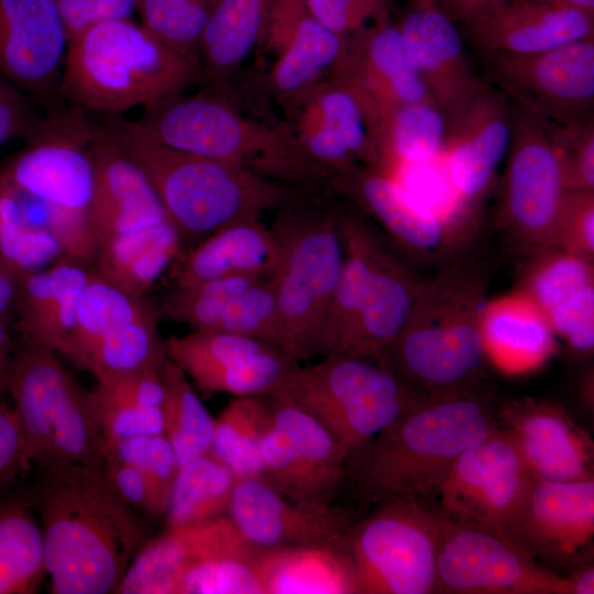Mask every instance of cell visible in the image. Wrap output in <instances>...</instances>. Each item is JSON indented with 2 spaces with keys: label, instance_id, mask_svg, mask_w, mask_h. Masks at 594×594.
<instances>
[{
  "label": "cell",
  "instance_id": "cell-1",
  "mask_svg": "<svg viewBox=\"0 0 594 594\" xmlns=\"http://www.w3.org/2000/svg\"><path fill=\"white\" fill-rule=\"evenodd\" d=\"M28 493L42 527L51 592L116 593L148 527L119 496L103 465L41 466Z\"/></svg>",
  "mask_w": 594,
  "mask_h": 594
},
{
  "label": "cell",
  "instance_id": "cell-2",
  "mask_svg": "<svg viewBox=\"0 0 594 594\" xmlns=\"http://www.w3.org/2000/svg\"><path fill=\"white\" fill-rule=\"evenodd\" d=\"M499 428L476 392L425 396L348 455L342 484L365 504L403 498L432 506L458 458Z\"/></svg>",
  "mask_w": 594,
  "mask_h": 594
},
{
  "label": "cell",
  "instance_id": "cell-3",
  "mask_svg": "<svg viewBox=\"0 0 594 594\" xmlns=\"http://www.w3.org/2000/svg\"><path fill=\"white\" fill-rule=\"evenodd\" d=\"M492 264L474 256L443 264L425 280L403 329L376 358L415 393L475 392L488 362L482 316Z\"/></svg>",
  "mask_w": 594,
  "mask_h": 594
},
{
  "label": "cell",
  "instance_id": "cell-4",
  "mask_svg": "<svg viewBox=\"0 0 594 594\" xmlns=\"http://www.w3.org/2000/svg\"><path fill=\"white\" fill-rule=\"evenodd\" d=\"M99 123L146 177L182 239H202L230 222L262 218L320 190L172 148L152 139L136 121L119 116H106Z\"/></svg>",
  "mask_w": 594,
  "mask_h": 594
},
{
  "label": "cell",
  "instance_id": "cell-5",
  "mask_svg": "<svg viewBox=\"0 0 594 594\" xmlns=\"http://www.w3.org/2000/svg\"><path fill=\"white\" fill-rule=\"evenodd\" d=\"M204 84L199 62L131 19L92 24L68 38L58 92L87 111L119 116Z\"/></svg>",
  "mask_w": 594,
  "mask_h": 594
},
{
  "label": "cell",
  "instance_id": "cell-6",
  "mask_svg": "<svg viewBox=\"0 0 594 594\" xmlns=\"http://www.w3.org/2000/svg\"><path fill=\"white\" fill-rule=\"evenodd\" d=\"M136 122L152 139L172 148L333 193L332 178L306 155L290 124L248 119L218 94L173 96L143 108Z\"/></svg>",
  "mask_w": 594,
  "mask_h": 594
},
{
  "label": "cell",
  "instance_id": "cell-7",
  "mask_svg": "<svg viewBox=\"0 0 594 594\" xmlns=\"http://www.w3.org/2000/svg\"><path fill=\"white\" fill-rule=\"evenodd\" d=\"M88 113L70 103L48 109L25 138V146L0 170L18 189L44 205L47 227L63 258L85 266L95 261L97 252L89 221L97 121Z\"/></svg>",
  "mask_w": 594,
  "mask_h": 594
},
{
  "label": "cell",
  "instance_id": "cell-8",
  "mask_svg": "<svg viewBox=\"0 0 594 594\" xmlns=\"http://www.w3.org/2000/svg\"><path fill=\"white\" fill-rule=\"evenodd\" d=\"M328 193L315 191L286 204L270 226L282 252L272 280L283 349L298 361L318 355L343 265L340 205Z\"/></svg>",
  "mask_w": 594,
  "mask_h": 594
},
{
  "label": "cell",
  "instance_id": "cell-9",
  "mask_svg": "<svg viewBox=\"0 0 594 594\" xmlns=\"http://www.w3.org/2000/svg\"><path fill=\"white\" fill-rule=\"evenodd\" d=\"M8 392L34 464L103 465L105 440L90 391L57 353L28 342L15 348Z\"/></svg>",
  "mask_w": 594,
  "mask_h": 594
},
{
  "label": "cell",
  "instance_id": "cell-10",
  "mask_svg": "<svg viewBox=\"0 0 594 594\" xmlns=\"http://www.w3.org/2000/svg\"><path fill=\"white\" fill-rule=\"evenodd\" d=\"M441 514L392 498L345 527L338 543L359 594H430L437 580Z\"/></svg>",
  "mask_w": 594,
  "mask_h": 594
},
{
  "label": "cell",
  "instance_id": "cell-11",
  "mask_svg": "<svg viewBox=\"0 0 594 594\" xmlns=\"http://www.w3.org/2000/svg\"><path fill=\"white\" fill-rule=\"evenodd\" d=\"M279 394L317 418L349 454L425 397L377 359L346 355L299 364Z\"/></svg>",
  "mask_w": 594,
  "mask_h": 594
},
{
  "label": "cell",
  "instance_id": "cell-12",
  "mask_svg": "<svg viewBox=\"0 0 594 594\" xmlns=\"http://www.w3.org/2000/svg\"><path fill=\"white\" fill-rule=\"evenodd\" d=\"M504 162L501 229L521 252L552 246L565 193L554 123L513 103V134Z\"/></svg>",
  "mask_w": 594,
  "mask_h": 594
},
{
  "label": "cell",
  "instance_id": "cell-13",
  "mask_svg": "<svg viewBox=\"0 0 594 594\" xmlns=\"http://www.w3.org/2000/svg\"><path fill=\"white\" fill-rule=\"evenodd\" d=\"M270 398L273 416L261 447V476L297 506L331 513L349 453L290 398L283 394Z\"/></svg>",
  "mask_w": 594,
  "mask_h": 594
},
{
  "label": "cell",
  "instance_id": "cell-14",
  "mask_svg": "<svg viewBox=\"0 0 594 594\" xmlns=\"http://www.w3.org/2000/svg\"><path fill=\"white\" fill-rule=\"evenodd\" d=\"M435 593L573 594L568 576L539 564L506 538L443 514Z\"/></svg>",
  "mask_w": 594,
  "mask_h": 594
},
{
  "label": "cell",
  "instance_id": "cell-15",
  "mask_svg": "<svg viewBox=\"0 0 594 594\" xmlns=\"http://www.w3.org/2000/svg\"><path fill=\"white\" fill-rule=\"evenodd\" d=\"M492 86L553 123L594 114V38L526 55L481 54Z\"/></svg>",
  "mask_w": 594,
  "mask_h": 594
},
{
  "label": "cell",
  "instance_id": "cell-16",
  "mask_svg": "<svg viewBox=\"0 0 594 594\" xmlns=\"http://www.w3.org/2000/svg\"><path fill=\"white\" fill-rule=\"evenodd\" d=\"M534 480L516 446L499 428L458 458L432 507L505 538L507 525Z\"/></svg>",
  "mask_w": 594,
  "mask_h": 594
},
{
  "label": "cell",
  "instance_id": "cell-17",
  "mask_svg": "<svg viewBox=\"0 0 594 594\" xmlns=\"http://www.w3.org/2000/svg\"><path fill=\"white\" fill-rule=\"evenodd\" d=\"M164 343L167 358L197 385L235 397L275 396L299 366L276 344L219 330H191Z\"/></svg>",
  "mask_w": 594,
  "mask_h": 594
},
{
  "label": "cell",
  "instance_id": "cell-18",
  "mask_svg": "<svg viewBox=\"0 0 594 594\" xmlns=\"http://www.w3.org/2000/svg\"><path fill=\"white\" fill-rule=\"evenodd\" d=\"M513 134V102L484 84L449 129L443 172L463 223L472 231Z\"/></svg>",
  "mask_w": 594,
  "mask_h": 594
},
{
  "label": "cell",
  "instance_id": "cell-19",
  "mask_svg": "<svg viewBox=\"0 0 594 594\" xmlns=\"http://www.w3.org/2000/svg\"><path fill=\"white\" fill-rule=\"evenodd\" d=\"M346 37L316 20L305 0L273 1L261 41L275 55L266 84L289 116L340 65Z\"/></svg>",
  "mask_w": 594,
  "mask_h": 594
},
{
  "label": "cell",
  "instance_id": "cell-20",
  "mask_svg": "<svg viewBox=\"0 0 594 594\" xmlns=\"http://www.w3.org/2000/svg\"><path fill=\"white\" fill-rule=\"evenodd\" d=\"M67 42L56 0H0V75L46 110L62 100Z\"/></svg>",
  "mask_w": 594,
  "mask_h": 594
},
{
  "label": "cell",
  "instance_id": "cell-21",
  "mask_svg": "<svg viewBox=\"0 0 594 594\" xmlns=\"http://www.w3.org/2000/svg\"><path fill=\"white\" fill-rule=\"evenodd\" d=\"M594 537V477L536 479L509 520L505 538L537 558L570 560Z\"/></svg>",
  "mask_w": 594,
  "mask_h": 594
},
{
  "label": "cell",
  "instance_id": "cell-22",
  "mask_svg": "<svg viewBox=\"0 0 594 594\" xmlns=\"http://www.w3.org/2000/svg\"><path fill=\"white\" fill-rule=\"evenodd\" d=\"M424 284L386 244L349 286V327L337 355L377 358L403 329Z\"/></svg>",
  "mask_w": 594,
  "mask_h": 594
},
{
  "label": "cell",
  "instance_id": "cell-23",
  "mask_svg": "<svg viewBox=\"0 0 594 594\" xmlns=\"http://www.w3.org/2000/svg\"><path fill=\"white\" fill-rule=\"evenodd\" d=\"M408 56L449 129L484 85L464 50L458 23L435 4H411L396 22Z\"/></svg>",
  "mask_w": 594,
  "mask_h": 594
},
{
  "label": "cell",
  "instance_id": "cell-24",
  "mask_svg": "<svg viewBox=\"0 0 594 594\" xmlns=\"http://www.w3.org/2000/svg\"><path fill=\"white\" fill-rule=\"evenodd\" d=\"M496 418L536 479L593 477V441L563 408L527 399L503 406Z\"/></svg>",
  "mask_w": 594,
  "mask_h": 594
},
{
  "label": "cell",
  "instance_id": "cell-25",
  "mask_svg": "<svg viewBox=\"0 0 594 594\" xmlns=\"http://www.w3.org/2000/svg\"><path fill=\"white\" fill-rule=\"evenodd\" d=\"M91 152L96 185L89 221L97 250L114 239L172 222L146 177L122 154L99 121Z\"/></svg>",
  "mask_w": 594,
  "mask_h": 594
},
{
  "label": "cell",
  "instance_id": "cell-26",
  "mask_svg": "<svg viewBox=\"0 0 594 594\" xmlns=\"http://www.w3.org/2000/svg\"><path fill=\"white\" fill-rule=\"evenodd\" d=\"M227 516L244 539L260 549L332 546L345 528L333 512L304 509L262 476L237 479Z\"/></svg>",
  "mask_w": 594,
  "mask_h": 594
},
{
  "label": "cell",
  "instance_id": "cell-27",
  "mask_svg": "<svg viewBox=\"0 0 594 594\" xmlns=\"http://www.w3.org/2000/svg\"><path fill=\"white\" fill-rule=\"evenodd\" d=\"M460 24L463 38L481 54H535L594 38V15L536 0H510Z\"/></svg>",
  "mask_w": 594,
  "mask_h": 594
},
{
  "label": "cell",
  "instance_id": "cell-28",
  "mask_svg": "<svg viewBox=\"0 0 594 594\" xmlns=\"http://www.w3.org/2000/svg\"><path fill=\"white\" fill-rule=\"evenodd\" d=\"M339 194L354 199L362 211L416 258L432 260L463 244L441 217L381 169L361 166L342 183Z\"/></svg>",
  "mask_w": 594,
  "mask_h": 594
},
{
  "label": "cell",
  "instance_id": "cell-29",
  "mask_svg": "<svg viewBox=\"0 0 594 594\" xmlns=\"http://www.w3.org/2000/svg\"><path fill=\"white\" fill-rule=\"evenodd\" d=\"M346 41L345 55L332 74L355 82L383 117L404 105H436L408 56L396 22L372 24L348 35Z\"/></svg>",
  "mask_w": 594,
  "mask_h": 594
},
{
  "label": "cell",
  "instance_id": "cell-30",
  "mask_svg": "<svg viewBox=\"0 0 594 594\" xmlns=\"http://www.w3.org/2000/svg\"><path fill=\"white\" fill-rule=\"evenodd\" d=\"M90 273L82 264L61 258L19 275L14 323L24 342L64 356Z\"/></svg>",
  "mask_w": 594,
  "mask_h": 594
},
{
  "label": "cell",
  "instance_id": "cell-31",
  "mask_svg": "<svg viewBox=\"0 0 594 594\" xmlns=\"http://www.w3.org/2000/svg\"><path fill=\"white\" fill-rule=\"evenodd\" d=\"M280 244L261 218L230 222L202 238L177 265L174 288L231 277H272L280 262Z\"/></svg>",
  "mask_w": 594,
  "mask_h": 594
},
{
  "label": "cell",
  "instance_id": "cell-32",
  "mask_svg": "<svg viewBox=\"0 0 594 594\" xmlns=\"http://www.w3.org/2000/svg\"><path fill=\"white\" fill-rule=\"evenodd\" d=\"M482 337L488 361L507 373L536 369L556 349L547 315L519 289L487 300Z\"/></svg>",
  "mask_w": 594,
  "mask_h": 594
},
{
  "label": "cell",
  "instance_id": "cell-33",
  "mask_svg": "<svg viewBox=\"0 0 594 594\" xmlns=\"http://www.w3.org/2000/svg\"><path fill=\"white\" fill-rule=\"evenodd\" d=\"M292 118L320 122L334 131L359 164L375 168L382 113L349 77L333 73L315 85Z\"/></svg>",
  "mask_w": 594,
  "mask_h": 594
},
{
  "label": "cell",
  "instance_id": "cell-34",
  "mask_svg": "<svg viewBox=\"0 0 594 594\" xmlns=\"http://www.w3.org/2000/svg\"><path fill=\"white\" fill-rule=\"evenodd\" d=\"M21 482L0 486V594L36 593L46 574L42 527Z\"/></svg>",
  "mask_w": 594,
  "mask_h": 594
},
{
  "label": "cell",
  "instance_id": "cell-35",
  "mask_svg": "<svg viewBox=\"0 0 594 594\" xmlns=\"http://www.w3.org/2000/svg\"><path fill=\"white\" fill-rule=\"evenodd\" d=\"M273 1L217 0L198 46L205 85L224 84L261 44Z\"/></svg>",
  "mask_w": 594,
  "mask_h": 594
},
{
  "label": "cell",
  "instance_id": "cell-36",
  "mask_svg": "<svg viewBox=\"0 0 594 594\" xmlns=\"http://www.w3.org/2000/svg\"><path fill=\"white\" fill-rule=\"evenodd\" d=\"M182 241L172 222L114 239L97 250L94 272L125 293L143 297L172 265Z\"/></svg>",
  "mask_w": 594,
  "mask_h": 594
},
{
  "label": "cell",
  "instance_id": "cell-37",
  "mask_svg": "<svg viewBox=\"0 0 594 594\" xmlns=\"http://www.w3.org/2000/svg\"><path fill=\"white\" fill-rule=\"evenodd\" d=\"M260 572L264 594L354 593L338 543L263 549Z\"/></svg>",
  "mask_w": 594,
  "mask_h": 594
},
{
  "label": "cell",
  "instance_id": "cell-38",
  "mask_svg": "<svg viewBox=\"0 0 594 594\" xmlns=\"http://www.w3.org/2000/svg\"><path fill=\"white\" fill-rule=\"evenodd\" d=\"M448 133L449 121L433 103L394 108L382 118L375 168L391 174L403 166L432 164L442 156Z\"/></svg>",
  "mask_w": 594,
  "mask_h": 594
},
{
  "label": "cell",
  "instance_id": "cell-39",
  "mask_svg": "<svg viewBox=\"0 0 594 594\" xmlns=\"http://www.w3.org/2000/svg\"><path fill=\"white\" fill-rule=\"evenodd\" d=\"M234 473L210 451L179 468L165 512L167 529L208 522L223 515Z\"/></svg>",
  "mask_w": 594,
  "mask_h": 594
},
{
  "label": "cell",
  "instance_id": "cell-40",
  "mask_svg": "<svg viewBox=\"0 0 594 594\" xmlns=\"http://www.w3.org/2000/svg\"><path fill=\"white\" fill-rule=\"evenodd\" d=\"M152 310L143 297L128 294L91 272L64 356L80 367L100 340Z\"/></svg>",
  "mask_w": 594,
  "mask_h": 594
},
{
  "label": "cell",
  "instance_id": "cell-41",
  "mask_svg": "<svg viewBox=\"0 0 594 594\" xmlns=\"http://www.w3.org/2000/svg\"><path fill=\"white\" fill-rule=\"evenodd\" d=\"M273 407L267 396H239L215 420L210 452L237 479L261 476V447L271 426Z\"/></svg>",
  "mask_w": 594,
  "mask_h": 594
},
{
  "label": "cell",
  "instance_id": "cell-42",
  "mask_svg": "<svg viewBox=\"0 0 594 594\" xmlns=\"http://www.w3.org/2000/svg\"><path fill=\"white\" fill-rule=\"evenodd\" d=\"M157 316L153 309L100 340L89 351L80 369L90 372L98 383H106L145 369L163 366L167 354L158 334Z\"/></svg>",
  "mask_w": 594,
  "mask_h": 594
},
{
  "label": "cell",
  "instance_id": "cell-43",
  "mask_svg": "<svg viewBox=\"0 0 594 594\" xmlns=\"http://www.w3.org/2000/svg\"><path fill=\"white\" fill-rule=\"evenodd\" d=\"M164 435L179 468L210 451L215 419L191 387L188 376L168 358L163 366Z\"/></svg>",
  "mask_w": 594,
  "mask_h": 594
},
{
  "label": "cell",
  "instance_id": "cell-44",
  "mask_svg": "<svg viewBox=\"0 0 594 594\" xmlns=\"http://www.w3.org/2000/svg\"><path fill=\"white\" fill-rule=\"evenodd\" d=\"M526 253L531 257L522 271L519 290L546 315L582 288L594 284V262L556 246Z\"/></svg>",
  "mask_w": 594,
  "mask_h": 594
},
{
  "label": "cell",
  "instance_id": "cell-45",
  "mask_svg": "<svg viewBox=\"0 0 594 594\" xmlns=\"http://www.w3.org/2000/svg\"><path fill=\"white\" fill-rule=\"evenodd\" d=\"M261 278L231 276L174 288L164 298L157 314L191 330H215L229 306Z\"/></svg>",
  "mask_w": 594,
  "mask_h": 594
},
{
  "label": "cell",
  "instance_id": "cell-46",
  "mask_svg": "<svg viewBox=\"0 0 594 594\" xmlns=\"http://www.w3.org/2000/svg\"><path fill=\"white\" fill-rule=\"evenodd\" d=\"M217 0H136L140 25L177 52L198 61V46ZM199 62V61H198Z\"/></svg>",
  "mask_w": 594,
  "mask_h": 594
},
{
  "label": "cell",
  "instance_id": "cell-47",
  "mask_svg": "<svg viewBox=\"0 0 594 594\" xmlns=\"http://www.w3.org/2000/svg\"><path fill=\"white\" fill-rule=\"evenodd\" d=\"M215 330L245 336L283 349V334L272 277L246 288L227 309Z\"/></svg>",
  "mask_w": 594,
  "mask_h": 594
},
{
  "label": "cell",
  "instance_id": "cell-48",
  "mask_svg": "<svg viewBox=\"0 0 594 594\" xmlns=\"http://www.w3.org/2000/svg\"><path fill=\"white\" fill-rule=\"evenodd\" d=\"M90 396L102 431L105 452L124 439L164 433L163 408L140 406L101 384L90 391Z\"/></svg>",
  "mask_w": 594,
  "mask_h": 594
},
{
  "label": "cell",
  "instance_id": "cell-49",
  "mask_svg": "<svg viewBox=\"0 0 594 594\" xmlns=\"http://www.w3.org/2000/svg\"><path fill=\"white\" fill-rule=\"evenodd\" d=\"M554 140L565 190H594V114L554 123Z\"/></svg>",
  "mask_w": 594,
  "mask_h": 594
},
{
  "label": "cell",
  "instance_id": "cell-50",
  "mask_svg": "<svg viewBox=\"0 0 594 594\" xmlns=\"http://www.w3.org/2000/svg\"><path fill=\"white\" fill-rule=\"evenodd\" d=\"M552 246L594 262V190H565Z\"/></svg>",
  "mask_w": 594,
  "mask_h": 594
},
{
  "label": "cell",
  "instance_id": "cell-51",
  "mask_svg": "<svg viewBox=\"0 0 594 594\" xmlns=\"http://www.w3.org/2000/svg\"><path fill=\"white\" fill-rule=\"evenodd\" d=\"M310 13L328 30L348 36L391 20L395 0H305Z\"/></svg>",
  "mask_w": 594,
  "mask_h": 594
},
{
  "label": "cell",
  "instance_id": "cell-52",
  "mask_svg": "<svg viewBox=\"0 0 594 594\" xmlns=\"http://www.w3.org/2000/svg\"><path fill=\"white\" fill-rule=\"evenodd\" d=\"M547 317L556 337L573 350L590 353L594 348V284L582 288L553 309Z\"/></svg>",
  "mask_w": 594,
  "mask_h": 594
},
{
  "label": "cell",
  "instance_id": "cell-53",
  "mask_svg": "<svg viewBox=\"0 0 594 594\" xmlns=\"http://www.w3.org/2000/svg\"><path fill=\"white\" fill-rule=\"evenodd\" d=\"M135 466L145 476L160 515H165L179 465L164 433L147 438Z\"/></svg>",
  "mask_w": 594,
  "mask_h": 594
},
{
  "label": "cell",
  "instance_id": "cell-54",
  "mask_svg": "<svg viewBox=\"0 0 594 594\" xmlns=\"http://www.w3.org/2000/svg\"><path fill=\"white\" fill-rule=\"evenodd\" d=\"M33 463L13 407L0 400V486L22 481Z\"/></svg>",
  "mask_w": 594,
  "mask_h": 594
},
{
  "label": "cell",
  "instance_id": "cell-55",
  "mask_svg": "<svg viewBox=\"0 0 594 594\" xmlns=\"http://www.w3.org/2000/svg\"><path fill=\"white\" fill-rule=\"evenodd\" d=\"M68 38L86 28L118 19H131L136 0H56Z\"/></svg>",
  "mask_w": 594,
  "mask_h": 594
},
{
  "label": "cell",
  "instance_id": "cell-56",
  "mask_svg": "<svg viewBox=\"0 0 594 594\" xmlns=\"http://www.w3.org/2000/svg\"><path fill=\"white\" fill-rule=\"evenodd\" d=\"M40 119L33 101L0 75V145L26 138Z\"/></svg>",
  "mask_w": 594,
  "mask_h": 594
},
{
  "label": "cell",
  "instance_id": "cell-57",
  "mask_svg": "<svg viewBox=\"0 0 594 594\" xmlns=\"http://www.w3.org/2000/svg\"><path fill=\"white\" fill-rule=\"evenodd\" d=\"M105 472L119 496L144 517H160L145 476L132 464L111 461L103 464Z\"/></svg>",
  "mask_w": 594,
  "mask_h": 594
},
{
  "label": "cell",
  "instance_id": "cell-58",
  "mask_svg": "<svg viewBox=\"0 0 594 594\" xmlns=\"http://www.w3.org/2000/svg\"><path fill=\"white\" fill-rule=\"evenodd\" d=\"M163 366L145 369L98 384L105 385L116 394L140 406L163 408L166 394Z\"/></svg>",
  "mask_w": 594,
  "mask_h": 594
},
{
  "label": "cell",
  "instance_id": "cell-59",
  "mask_svg": "<svg viewBox=\"0 0 594 594\" xmlns=\"http://www.w3.org/2000/svg\"><path fill=\"white\" fill-rule=\"evenodd\" d=\"M510 0H435V6L455 23L491 13Z\"/></svg>",
  "mask_w": 594,
  "mask_h": 594
},
{
  "label": "cell",
  "instance_id": "cell-60",
  "mask_svg": "<svg viewBox=\"0 0 594 594\" xmlns=\"http://www.w3.org/2000/svg\"><path fill=\"white\" fill-rule=\"evenodd\" d=\"M19 275L0 258V319L8 327L15 318Z\"/></svg>",
  "mask_w": 594,
  "mask_h": 594
},
{
  "label": "cell",
  "instance_id": "cell-61",
  "mask_svg": "<svg viewBox=\"0 0 594 594\" xmlns=\"http://www.w3.org/2000/svg\"><path fill=\"white\" fill-rule=\"evenodd\" d=\"M7 328L0 319V392L8 391V381L15 351Z\"/></svg>",
  "mask_w": 594,
  "mask_h": 594
},
{
  "label": "cell",
  "instance_id": "cell-62",
  "mask_svg": "<svg viewBox=\"0 0 594 594\" xmlns=\"http://www.w3.org/2000/svg\"><path fill=\"white\" fill-rule=\"evenodd\" d=\"M571 582L573 594L594 593V569L593 565L582 566L579 571L568 576Z\"/></svg>",
  "mask_w": 594,
  "mask_h": 594
},
{
  "label": "cell",
  "instance_id": "cell-63",
  "mask_svg": "<svg viewBox=\"0 0 594 594\" xmlns=\"http://www.w3.org/2000/svg\"><path fill=\"white\" fill-rule=\"evenodd\" d=\"M556 8L571 9L594 15V0H536Z\"/></svg>",
  "mask_w": 594,
  "mask_h": 594
},
{
  "label": "cell",
  "instance_id": "cell-64",
  "mask_svg": "<svg viewBox=\"0 0 594 594\" xmlns=\"http://www.w3.org/2000/svg\"><path fill=\"white\" fill-rule=\"evenodd\" d=\"M411 4H435V0H409Z\"/></svg>",
  "mask_w": 594,
  "mask_h": 594
}]
</instances>
